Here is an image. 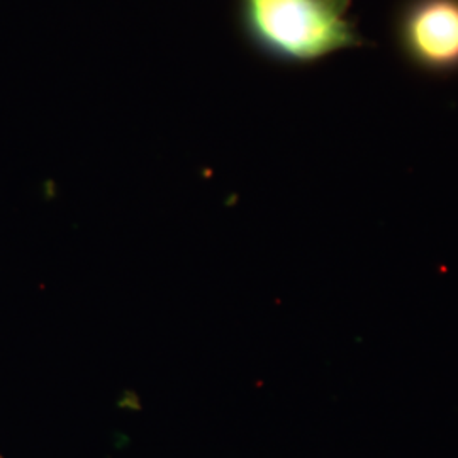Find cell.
<instances>
[{"instance_id":"obj_1","label":"cell","mask_w":458,"mask_h":458,"mask_svg":"<svg viewBox=\"0 0 458 458\" xmlns=\"http://www.w3.org/2000/svg\"><path fill=\"white\" fill-rule=\"evenodd\" d=\"M246 33L265 53L311 64L361 47L360 34L327 0H242Z\"/></svg>"},{"instance_id":"obj_2","label":"cell","mask_w":458,"mask_h":458,"mask_svg":"<svg viewBox=\"0 0 458 458\" xmlns=\"http://www.w3.org/2000/svg\"><path fill=\"white\" fill-rule=\"evenodd\" d=\"M395 38L411 65L433 75L458 72V0H408Z\"/></svg>"},{"instance_id":"obj_3","label":"cell","mask_w":458,"mask_h":458,"mask_svg":"<svg viewBox=\"0 0 458 458\" xmlns=\"http://www.w3.org/2000/svg\"><path fill=\"white\" fill-rule=\"evenodd\" d=\"M331 5H335L340 13H344L346 14V11H348V7H350V4H352V0H327Z\"/></svg>"}]
</instances>
